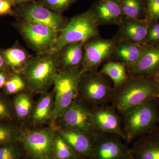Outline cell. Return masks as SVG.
<instances>
[{"instance_id": "1", "label": "cell", "mask_w": 159, "mask_h": 159, "mask_svg": "<svg viewBox=\"0 0 159 159\" xmlns=\"http://www.w3.org/2000/svg\"><path fill=\"white\" fill-rule=\"evenodd\" d=\"M159 98V85L155 78L129 75L124 83L114 88L111 104L119 114L149 99Z\"/></svg>"}, {"instance_id": "2", "label": "cell", "mask_w": 159, "mask_h": 159, "mask_svg": "<svg viewBox=\"0 0 159 159\" xmlns=\"http://www.w3.org/2000/svg\"><path fill=\"white\" fill-rule=\"evenodd\" d=\"M59 70L58 53L51 52L33 56L20 74L26 84V90L32 95L48 92Z\"/></svg>"}, {"instance_id": "3", "label": "cell", "mask_w": 159, "mask_h": 159, "mask_svg": "<svg viewBox=\"0 0 159 159\" xmlns=\"http://www.w3.org/2000/svg\"><path fill=\"white\" fill-rule=\"evenodd\" d=\"M125 140L130 142L150 132L159 123L158 98L147 100L129 109L122 114Z\"/></svg>"}, {"instance_id": "4", "label": "cell", "mask_w": 159, "mask_h": 159, "mask_svg": "<svg viewBox=\"0 0 159 159\" xmlns=\"http://www.w3.org/2000/svg\"><path fill=\"white\" fill-rule=\"evenodd\" d=\"M99 26L91 8L73 16L69 20L64 28L59 31L58 36L50 52L57 53L66 45L85 43L91 39L100 36Z\"/></svg>"}, {"instance_id": "5", "label": "cell", "mask_w": 159, "mask_h": 159, "mask_svg": "<svg viewBox=\"0 0 159 159\" xmlns=\"http://www.w3.org/2000/svg\"><path fill=\"white\" fill-rule=\"evenodd\" d=\"M82 73L81 68L58 71L53 84L54 109L50 126L54 127L57 119L77 99L78 85Z\"/></svg>"}, {"instance_id": "6", "label": "cell", "mask_w": 159, "mask_h": 159, "mask_svg": "<svg viewBox=\"0 0 159 159\" xmlns=\"http://www.w3.org/2000/svg\"><path fill=\"white\" fill-rule=\"evenodd\" d=\"M104 76L98 71L81 74L77 99L89 108L111 104L114 88Z\"/></svg>"}, {"instance_id": "7", "label": "cell", "mask_w": 159, "mask_h": 159, "mask_svg": "<svg viewBox=\"0 0 159 159\" xmlns=\"http://www.w3.org/2000/svg\"><path fill=\"white\" fill-rule=\"evenodd\" d=\"M18 30L29 48L36 54L50 52L59 31L42 24L19 19Z\"/></svg>"}, {"instance_id": "8", "label": "cell", "mask_w": 159, "mask_h": 159, "mask_svg": "<svg viewBox=\"0 0 159 159\" xmlns=\"http://www.w3.org/2000/svg\"><path fill=\"white\" fill-rule=\"evenodd\" d=\"M56 128L24 129L20 141L32 159H54Z\"/></svg>"}, {"instance_id": "9", "label": "cell", "mask_w": 159, "mask_h": 159, "mask_svg": "<svg viewBox=\"0 0 159 159\" xmlns=\"http://www.w3.org/2000/svg\"><path fill=\"white\" fill-rule=\"evenodd\" d=\"M16 6L14 15L19 19L42 24L58 31L69 21L62 14L51 11L35 0Z\"/></svg>"}, {"instance_id": "10", "label": "cell", "mask_w": 159, "mask_h": 159, "mask_svg": "<svg viewBox=\"0 0 159 159\" xmlns=\"http://www.w3.org/2000/svg\"><path fill=\"white\" fill-rule=\"evenodd\" d=\"M59 127L80 131L93 139L99 133L94 125L91 109L77 98L57 119L54 127Z\"/></svg>"}, {"instance_id": "11", "label": "cell", "mask_w": 159, "mask_h": 159, "mask_svg": "<svg viewBox=\"0 0 159 159\" xmlns=\"http://www.w3.org/2000/svg\"><path fill=\"white\" fill-rule=\"evenodd\" d=\"M116 42L113 39L95 37L84 44V57L81 69L82 73L98 71L103 63L110 60L113 52Z\"/></svg>"}, {"instance_id": "12", "label": "cell", "mask_w": 159, "mask_h": 159, "mask_svg": "<svg viewBox=\"0 0 159 159\" xmlns=\"http://www.w3.org/2000/svg\"><path fill=\"white\" fill-rule=\"evenodd\" d=\"M116 134L99 133L93 139L92 159H119L129 153L130 149Z\"/></svg>"}, {"instance_id": "13", "label": "cell", "mask_w": 159, "mask_h": 159, "mask_svg": "<svg viewBox=\"0 0 159 159\" xmlns=\"http://www.w3.org/2000/svg\"><path fill=\"white\" fill-rule=\"evenodd\" d=\"M95 128L99 133L116 134L125 140L122 118L111 104L90 108Z\"/></svg>"}, {"instance_id": "14", "label": "cell", "mask_w": 159, "mask_h": 159, "mask_svg": "<svg viewBox=\"0 0 159 159\" xmlns=\"http://www.w3.org/2000/svg\"><path fill=\"white\" fill-rule=\"evenodd\" d=\"M150 23L146 19L129 18L124 17L119 29L113 39L116 43L127 42L134 43L145 44Z\"/></svg>"}, {"instance_id": "15", "label": "cell", "mask_w": 159, "mask_h": 159, "mask_svg": "<svg viewBox=\"0 0 159 159\" xmlns=\"http://www.w3.org/2000/svg\"><path fill=\"white\" fill-rule=\"evenodd\" d=\"M128 75L159 77V46L145 44L139 59L127 70Z\"/></svg>"}, {"instance_id": "16", "label": "cell", "mask_w": 159, "mask_h": 159, "mask_svg": "<svg viewBox=\"0 0 159 159\" xmlns=\"http://www.w3.org/2000/svg\"><path fill=\"white\" fill-rule=\"evenodd\" d=\"M90 8L99 25L119 26L124 17L119 0H99L94 2Z\"/></svg>"}, {"instance_id": "17", "label": "cell", "mask_w": 159, "mask_h": 159, "mask_svg": "<svg viewBox=\"0 0 159 159\" xmlns=\"http://www.w3.org/2000/svg\"><path fill=\"white\" fill-rule=\"evenodd\" d=\"M134 159H159V127L139 137L130 149Z\"/></svg>"}, {"instance_id": "18", "label": "cell", "mask_w": 159, "mask_h": 159, "mask_svg": "<svg viewBox=\"0 0 159 159\" xmlns=\"http://www.w3.org/2000/svg\"><path fill=\"white\" fill-rule=\"evenodd\" d=\"M56 131L76 155L92 157L93 138L80 131L56 127Z\"/></svg>"}, {"instance_id": "19", "label": "cell", "mask_w": 159, "mask_h": 159, "mask_svg": "<svg viewBox=\"0 0 159 159\" xmlns=\"http://www.w3.org/2000/svg\"><path fill=\"white\" fill-rule=\"evenodd\" d=\"M54 94L53 91L41 94L40 97L35 103L32 111L30 123L34 126H41L50 122L54 109Z\"/></svg>"}, {"instance_id": "20", "label": "cell", "mask_w": 159, "mask_h": 159, "mask_svg": "<svg viewBox=\"0 0 159 159\" xmlns=\"http://www.w3.org/2000/svg\"><path fill=\"white\" fill-rule=\"evenodd\" d=\"M145 45L127 42L116 43L110 60L114 59V61L123 63L127 70L138 61Z\"/></svg>"}, {"instance_id": "21", "label": "cell", "mask_w": 159, "mask_h": 159, "mask_svg": "<svg viewBox=\"0 0 159 159\" xmlns=\"http://www.w3.org/2000/svg\"><path fill=\"white\" fill-rule=\"evenodd\" d=\"M80 42L68 44L58 52L59 70L81 68L84 57V44Z\"/></svg>"}, {"instance_id": "22", "label": "cell", "mask_w": 159, "mask_h": 159, "mask_svg": "<svg viewBox=\"0 0 159 159\" xmlns=\"http://www.w3.org/2000/svg\"><path fill=\"white\" fill-rule=\"evenodd\" d=\"M6 64L12 73L20 74L26 67L33 56L19 45L2 51Z\"/></svg>"}, {"instance_id": "23", "label": "cell", "mask_w": 159, "mask_h": 159, "mask_svg": "<svg viewBox=\"0 0 159 159\" xmlns=\"http://www.w3.org/2000/svg\"><path fill=\"white\" fill-rule=\"evenodd\" d=\"M32 96L31 93L25 90L15 94L12 99L15 116L20 123L29 121L31 118L35 103Z\"/></svg>"}, {"instance_id": "24", "label": "cell", "mask_w": 159, "mask_h": 159, "mask_svg": "<svg viewBox=\"0 0 159 159\" xmlns=\"http://www.w3.org/2000/svg\"><path fill=\"white\" fill-rule=\"evenodd\" d=\"M99 72L111 78L114 83V88L124 83L129 77L125 64L112 60L105 62Z\"/></svg>"}, {"instance_id": "25", "label": "cell", "mask_w": 159, "mask_h": 159, "mask_svg": "<svg viewBox=\"0 0 159 159\" xmlns=\"http://www.w3.org/2000/svg\"><path fill=\"white\" fill-rule=\"evenodd\" d=\"M24 129L16 121H0V146L20 141Z\"/></svg>"}, {"instance_id": "26", "label": "cell", "mask_w": 159, "mask_h": 159, "mask_svg": "<svg viewBox=\"0 0 159 159\" xmlns=\"http://www.w3.org/2000/svg\"><path fill=\"white\" fill-rule=\"evenodd\" d=\"M77 157V155L56 131L54 142V159H76Z\"/></svg>"}, {"instance_id": "27", "label": "cell", "mask_w": 159, "mask_h": 159, "mask_svg": "<svg viewBox=\"0 0 159 159\" xmlns=\"http://www.w3.org/2000/svg\"><path fill=\"white\" fill-rule=\"evenodd\" d=\"M25 150L20 141H17L0 146V159H24Z\"/></svg>"}, {"instance_id": "28", "label": "cell", "mask_w": 159, "mask_h": 159, "mask_svg": "<svg viewBox=\"0 0 159 159\" xmlns=\"http://www.w3.org/2000/svg\"><path fill=\"white\" fill-rule=\"evenodd\" d=\"M3 89L6 95H15L26 90V84L20 74L13 73L9 76Z\"/></svg>"}, {"instance_id": "29", "label": "cell", "mask_w": 159, "mask_h": 159, "mask_svg": "<svg viewBox=\"0 0 159 159\" xmlns=\"http://www.w3.org/2000/svg\"><path fill=\"white\" fill-rule=\"evenodd\" d=\"M124 17L139 19L142 10V0H120Z\"/></svg>"}, {"instance_id": "30", "label": "cell", "mask_w": 159, "mask_h": 159, "mask_svg": "<svg viewBox=\"0 0 159 159\" xmlns=\"http://www.w3.org/2000/svg\"><path fill=\"white\" fill-rule=\"evenodd\" d=\"M79 0H39L38 2L51 10L62 14L63 12L70 9L73 4Z\"/></svg>"}, {"instance_id": "31", "label": "cell", "mask_w": 159, "mask_h": 159, "mask_svg": "<svg viewBox=\"0 0 159 159\" xmlns=\"http://www.w3.org/2000/svg\"><path fill=\"white\" fill-rule=\"evenodd\" d=\"M12 100L0 94V121H16Z\"/></svg>"}, {"instance_id": "32", "label": "cell", "mask_w": 159, "mask_h": 159, "mask_svg": "<svg viewBox=\"0 0 159 159\" xmlns=\"http://www.w3.org/2000/svg\"><path fill=\"white\" fill-rule=\"evenodd\" d=\"M146 19L149 23L159 20V0H146Z\"/></svg>"}, {"instance_id": "33", "label": "cell", "mask_w": 159, "mask_h": 159, "mask_svg": "<svg viewBox=\"0 0 159 159\" xmlns=\"http://www.w3.org/2000/svg\"><path fill=\"white\" fill-rule=\"evenodd\" d=\"M157 42H159V23L156 22L149 24L145 44L155 45Z\"/></svg>"}, {"instance_id": "34", "label": "cell", "mask_w": 159, "mask_h": 159, "mask_svg": "<svg viewBox=\"0 0 159 159\" xmlns=\"http://www.w3.org/2000/svg\"><path fill=\"white\" fill-rule=\"evenodd\" d=\"M12 6H14L10 0H0V15H14Z\"/></svg>"}, {"instance_id": "35", "label": "cell", "mask_w": 159, "mask_h": 159, "mask_svg": "<svg viewBox=\"0 0 159 159\" xmlns=\"http://www.w3.org/2000/svg\"><path fill=\"white\" fill-rule=\"evenodd\" d=\"M11 74L7 72L0 71V90L4 88L7 80Z\"/></svg>"}, {"instance_id": "36", "label": "cell", "mask_w": 159, "mask_h": 159, "mask_svg": "<svg viewBox=\"0 0 159 159\" xmlns=\"http://www.w3.org/2000/svg\"><path fill=\"white\" fill-rule=\"evenodd\" d=\"M0 71L7 72V73H10V74L13 73L6 64L4 58H3L2 54L1 52H0Z\"/></svg>"}, {"instance_id": "37", "label": "cell", "mask_w": 159, "mask_h": 159, "mask_svg": "<svg viewBox=\"0 0 159 159\" xmlns=\"http://www.w3.org/2000/svg\"><path fill=\"white\" fill-rule=\"evenodd\" d=\"M33 1L34 0H12V2H13V6H16L22 3L28 2Z\"/></svg>"}, {"instance_id": "38", "label": "cell", "mask_w": 159, "mask_h": 159, "mask_svg": "<svg viewBox=\"0 0 159 159\" xmlns=\"http://www.w3.org/2000/svg\"><path fill=\"white\" fill-rule=\"evenodd\" d=\"M119 159H134L131 153L130 152L128 154L120 158Z\"/></svg>"}, {"instance_id": "39", "label": "cell", "mask_w": 159, "mask_h": 159, "mask_svg": "<svg viewBox=\"0 0 159 159\" xmlns=\"http://www.w3.org/2000/svg\"><path fill=\"white\" fill-rule=\"evenodd\" d=\"M157 80L158 82L159 85V77H158L157 78Z\"/></svg>"}, {"instance_id": "40", "label": "cell", "mask_w": 159, "mask_h": 159, "mask_svg": "<svg viewBox=\"0 0 159 159\" xmlns=\"http://www.w3.org/2000/svg\"><path fill=\"white\" fill-rule=\"evenodd\" d=\"M158 100L159 104V98H158Z\"/></svg>"}, {"instance_id": "41", "label": "cell", "mask_w": 159, "mask_h": 159, "mask_svg": "<svg viewBox=\"0 0 159 159\" xmlns=\"http://www.w3.org/2000/svg\"><path fill=\"white\" fill-rule=\"evenodd\" d=\"M10 1H11V2H12V3H13V2H12V0H10Z\"/></svg>"}, {"instance_id": "42", "label": "cell", "mask_w": 159, "mask_h": 159, "mask_svg": "<svg viewBox=\"0 0 159 159\" xmlns=\"http://www.w3.org/2000/svg\"><path fill=\"white\" fill-rule=\"evenodd\" d=\"M119 1H120V0H119Z\"/></svg>"}, {"instance_id": "43", "label": "cell", "mask_w": 159, "mask_h": 159, "mask_svg": "<svg viewBox=\"0 0 159 159\" xmlns=\"http://www.w3.org/2000/svg\"></svg>"}, {"instance_id": "44", "label": "cell", "mask_w": 159, "mask_h": 159, "mask_svg": "<svg viewBox=\"0 0 159 159\" xmlns=\"http://www.w3.org/2000/svg\"></svg>"}]
</instances>
